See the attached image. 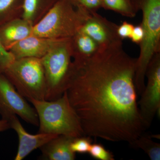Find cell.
<instances>
[{
	"instance_id": "cell-1",
	"label": "cell",
	"mask_w": 160,
	"mask_h": 160,
	"mask_svg": "<svg viewBox=\"0 0 160 160\" xmlns=\"http://www.w3.org/2000/svg\"><path fill=\"white\" fill-rule=\"evenodd\" d=\"M123 43L102 48L89 59L73 62L67 92L85 136L129 144L143 134L134 84L137 59Z\"/></svg>"
},
{
	"instance_id": "cell-2",
	"label": "cell",
	"mask_w": 160,
	"mask_h": 160,
	"mask_svg": "<svg viewBox=\"0 0 160 160\" xmlns=\"http://www.w3.org/2000/svg\"><path fill=\"white\" fill-rule=\"evenodd\" d=\"M135 9H141L142 21L141 25L144 38L140 43L139 56L137 59L134 84L138 94L145 88L147 68L157 53L160 52V0H130Z\"/></svg>"
},
{
	"instance_id": "cell-3",
	"label": "cell",
	"mask_w": 160,
	"mask_h": 160,
	"mask_svg": "<svg viewBox=\"0 0 160 160\" xmlns=\"http://www.w3.org/2000/svg\"><path fill=\"white\" fill-rule=\"evenodd\" d=\"M29 101L37 113L38 132L73 138L85 136L79 119L69 102L66 91L61 98L53 101L32 99Z\"/></svg>"
},
{
	"instance_id": "cell-4",
	"label": "cell",
	"mask_w": 160,
	"mask_h": 160,
	"mask_svg": "<svg viewBox=\"0 0 160 160\" xmlns=\"http://www.w3.org/2000/svg\"><path fill=\"white\" fill-rule=\"evenodd\" d=\"M70 39L58 40L41 58L46 85V99L53 101L67 90L74 72Z\"/></svg>"
},
{
	"instance_id": "cell-5",
	"label": "cell",
	"mask_w": 160,
	"mask_h": 160,
	"mask_svg": "<svg viewBox=\"0 0 160 160\" xmlns=\"http://www.w3.org/2000/svg\"><path fill=\"white\" fill-rule=\"evenodd\" d=\"M82 22L81 7L72 0H58L33 26L32 34L54 40L72 38Z\"/></svg>"
},
{
	"instance_id": "cell-6",
	"label": "cell",
	"mask_w": 160,
	"mask_h": 160,
	"mask_svg": "<svg viewBox=\"0 0 160 160\" xmlns=\"http://www.w3.org/2000/svg\"><path fill=\"white\" fill-rule=\"evenodd\" d=\"M3 73L28 101L46 99V78L41 58L15 59Z\"/></svg>"
},
{
	"instance_id": "cell-7",
	"label": "cell",
	"mask_w": 160,
	"mask_h": 160,
	"mask_svg": "<svg viewBox=\"0 0 160 160\" xmlns=\"http://www.w3.org/2000/svg\"><path fill=\"white\" fill-rule=\"evenodd\" d=\"M147 83L138 102L139 113L146 129L151 125L160 109V52L154 56L146 71Z\"/></svg>"
},
{
	"instance_id": "cell-8",
	"label": "cell",
	"mask_w": 160,
	"mask_h": 160,
	"mask_svg": "<svg viewBox=\"0 0 160 160\" xmlns=\"http://www.w3.org/2000/svg\"><path fill=\"white\" fill-rule=\"evenodd\" d=\"M0 114L6 120L9 116H18L26 122L38 126L37 113L26 99L18 92L2 72H0Z\"/></svg>"
},
{
	"instance_id": "cell-9",
	"label": "cell",
	"mask_w": 160,
	"mask_h": 160,
	"mask_svg": "<svg viewBox=\"0 0 160 160\" xmlns=\"http://www.w3.org/2000/svg\"><path fill=\"white\" fill-rule=\"evenodd\" d=\"M80 6L82 22L78 31L89 36L101 48L123 43V40L118 34V25L103 17L97 12L89 11Z\"/></svg>"
},
{
	"instance_id": "cell-10",
	"label": "cell",
	"mask_w": 160,
	"mask_h": 160,
	"mask_svg": "<svg viewBox=\"0 0 160 160\" xmlns=\"http://www.w3.org/2000/svg\"><path fill=\"white\" fill-rule=\"evenodd\" d=\"M12 128L16 132L18 138V147L15 160L24 159L35 149H39L58 135L40 133L32 134L26 131L20 122L17 115L12 114L6 119Z\"/></svg>"
},
{
	"instance_id": "cell-11",
	"label": "cell",
	"mask_w": 160,
	"mask_h": 160,
	"mask_svg": "<svg viewBox=\"0 0 160 160\" xmlns=\"http://www.w3.org/2000/svg\"><path fill=\"white\" fill-rule=\"evenodd\" d=\"M57 40L32 34L16 43L8 50L15 59L27 58H42Z\"/></svg>"
},
{
	"instance_id": "cell-12",
	"label": "cell",
	"mask_w": 160,
	"mask_h": 160,
	"mask_svg": "<svg viewBox=\"0 0 160 160\" xmlns=\"http://www.w3.org/2000/svg\"><path fill=\"white\" fill-rule=\"evenodd\" d=\"M33 25L22 18L0 25V42L7 50L19 41L32 34Z\"/></svg>"
},
{
	"instance_id": "cell-13",
	"label": "cell",
	"mask_w": 160,
	"mask_h": 160,
	"mask_svg": "<svg viewBox=\"0 0 160 160\" xmlns=\"http://www.w3.org/2000/svg\"><path fill=\"white\" fill-rule=\"evenodd\" d=\"M75 138L58 135L40 148L42 158L47 160H74L76 153L70 149V144Z\"/></svg>"
},
{
	"instance_id": "cell-14",
	"label": "cell",
	"mask_w": 160,
	"mask_h": 160,
	"mask_svg": "<svg viewBox=\"0 0 160 160\" xmlns=\"http://www.w3.org/2000/svg\"><path fill=\"white\" fill-rule=\"evenodd\" d=\"M70 42L73 62L76 64L89 59L102 49L94 40L79 31L70 38Z\"/></svg>"
},
{
	"instance_id": "cell-15",
	"label": "cell",
	"mask_w": 160,
	"mask_h": 160,
	"mask_svg": "<svg viewBox=\"0 0 160 160\" xmlns=\"http://www.w3.org/2000/svg\"><path fill=\"white\" fill-rule=\"evenodd\" d=\"M58 0H23L22 18L35 25Z\"/></svg>"
},
{
	"instance_id": "cell-16",
	"label": "cell",
	"mask_w": 160,
	"mask_h": 160,
	"mask_svg": "<svg viewBox=\"0 0 160 160\" xmlns=\"http://www.w3.org/2000/svg\"><path fill=\"white\" fill-rule=\"evenodd\" d=\"M23 0H0V25L22 18Z\"/></svg>"
},
{
	"instance_id": "cell-17",
	"label": "cell",
	"mask_w": 160,
	"mask_h": 160,
	"mask_svg": "<svg viewBox=\"0 0 160 160\" xmlns=\"http://www.w3.org/2000/svg\"><path fill=\"white\" fill-rule=\"evenodd\" d=\"M130 145L142 149L151 160H160V144L152 141L150 137L142 134Z\"/></svg>"
},
{
	"instance_id": "cell-18",
	"label": "cell",
	"mask_w": 160,
	"mask_h": 160,
	"mask_svg": "<svg viewBox=\"0 0 160 160\" xmlns=\"http://www.w3.org/2000/svg\"><path fill=\"white\" fill-rule=\"evenodd\" d=\"M102 8L117 12L124 16L133 18L136 10L129 0H102Z\"/></svg>"
},
{
	"instance_id": "cell-19",
	"label": "cell",
	"mask_w": 160,
	"mask_h": 160,
	"mask_svg": "<svg viewBox=\"0 0 160 160\" xmlns=\"http://www.w3.org/2000/svg\"><path fill=\"white\" fill-rule=\"evenodd\" d=\"M91 137L83 136L73 139L70 144V149L74 153H86L89 152L91 146Z\"/></svg>"
},
{
	"instance_id": "cell-20",
	"label": "cell",
	"mask_w": 160,
	"mask_h": 160,
	"mask_svg": "<svg viewBox=\"0 0 160 160\" xmlns=\"http://www.w3.org/2000/svg\"><path fill=\"white\" fill-rule=\"evenodd\" d=\"M89 153L95 159L99 160H114V156L101 144H92Z\"/></svg>"
},
{
	"instance_id": "cell-21",
	"label": "cell",
	"mask_w": 160,
	"mask_h": 160,
	"mask_svg": "<svg viewBox=\"0 0 160 160\" xmlns=\"http://www.w3.org/2000/svg\"><path fill=\"white\" fill-rule=\"evenodd\" d=\"M14 60L13 56L0 42V72L3 73Z\"/></svg>"
},
{
	"instance_id": "cell-22",
	"label": "cell",
	"mask_w": 160,
	"mask_h": 160,
	"mask_svg": "<svg viewBox=\"0 0 160 160\" xmlns=\"http://www.w3.org/2000/svg\"><path fill=\"white\" fill-rule=\"evenodd\" d=\"M75 4L84 7L89 11L97 12L102 8V0H72Z\"/></svg>"
},
{
	"instance_id": "cell-23",
	"label": "cell",
	"mask_w": 160,
	"mask_h": 160,
	"mask_svg": "<svg viewBox=\"0 0 160 160\" xmlns=\"http://www.w3.org/2000/svg\"><path fill=\"white\" fill-rule=\"evenodd\" d=\"M134 26L126 21L123 22L121 25L118 26L117 33L119 37L122 40L128 38H130Z\"/></svg>"
},
{
	"instance_id": "cell-24",
	"label": "cell",
	"mask_w": 160,
	"mask_h": 160,
	"mask_svg": "<svg viewBox=\"0 0 160 160\" xmlns=\"http://www.w3.org/2000/svg\"><path fill=\"white\" fill-rule=\"evenodd\" d=\"M144 32L141 25L134 26L130 38L133 43L139 44L142 42L144 38Z\"/></svg>"
},
{
	"instance_id": "cell-25",
	"label": "cell",
	"mask_w": 160,
	"mask_h": 160,
	"mask_svg": "<svg viewBox=\"0 0 160 160\" xmlns=\"http://www.w3.org/2000/svg\"><path fill=\"white\" fill-rule=\"evenodd\" d=\"M9 129H10V125L8 121L3 119L0 120V132Z\"/></svg>"
},
{
	"instance_id": "cell-26",
	"label": "cell",
	"mask_w": 160,
	"mask_h": 160,
	"mask_svg": "<svg viewBox=\"0 0 160 160\" xmlns=\"http://www.w3.org/2000/svg\"><path fill=\"white\" fill-rule=\"evenodd\" d=\"M129 1H130V2H131V1H130V0H129Z\"/></svg>"
}]
</instances>
